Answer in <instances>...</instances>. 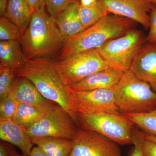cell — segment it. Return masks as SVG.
Here are the masks:
<instances>
[{"label": "cell", "instance_id": "1", "mask_svg": "<svg viewBox=\"0 0 156 156\" xmlns=\"http://www.w3.org/2000/svg\"><path fill=\"white\" fill-rule=\"evenodd\" d=\"M16 72L17 76L23 77L31 82L45 98L65 110L80 128L71 91L60 78L55 61L50 58L27 59Z\"/></svg>", "mask_w": 156, "mask_h": 156}, {"label": "cell", "instance_id": "2", "mask_svg": "<svg viewBox=\"0 0 156 156\" xmlns=\"http://www.w3.org/2000/svg\"><path fill=\"white\" fill-rule=\"evenodd\" d=\"M64 41L56 19L47 14L45 8L32 13L28 27L20 40L27 59L58 56Z\"/></svg>", "mask_w": 156, "mask_h": 156}, {"label": "cell", "instance_id": "3", "mask_svg": "<svg viewBox=\"0 0 156 156\" xmlns=\"http://www.w3.org/2000/svg\"><path fill=\"white\" fill-rule=\"evenodd\" d=\"M136 23L126 17L107 14L82 32L65 40L58 60L80 52L98 49L110 40L122 36L134 28Z\"/></svg>", "mask_w": 156, "mask_h": 156}, {"label": "cell", "instance_id": "4", "mask_svg": "<svg viewBox=\"0 0 156 156\" xmlns=\"http://www.w3.org/2000/svg\"><path fill=\"white\" fill-rule=\"evenodd\" d=\"M112 90L116 106L122 113L148 112L156 109V92L130 70L124 72Z\"/></svg>", "mask_w": 156, "mask_h": 156}, {"label": "cell", "instance_id": "5", "mask_svg": "<svg viewBox=\"0 0 156 156\" xmlns=\"http://www.w3.org/2000/svg\"><path fill=\"white\" fill-rule=\"evenodd\" d=\"M80 128L96 131L121 145L133 144L134 123L118 110L95 114L77 113Z\"/></svg>", "mask_w": 156, "mask_h": 156}, {"label": "cell", "instance_id": "6", "mask_svg": "<svg viewBox=\"0 0 156 156\" xmlns=\"http://www.w3.org/2000/svg\"><path fill=\"white\" fill-rule=\"evenodd\" d=\"M145 41L143 33L133 28L122 36L110 40L98 50L110 67L126 72Z\"/></svg>", "mask_w": 156, "mask_h": 156}, {"label": "cell", "instance_id": "7", "mask_svg": "<svg viewBox=\"0 0 156 156\" xmlns=\"http://www.w3.org/2000/svg\"><path fill=\"white\" fill-rule=\"evenodd\" d=\"M55 65L62 80L67 86L110 68L98 49L80 52L55 61Z\"/></svg>", "mask_w": 156, "mask_h": 156}, {"label": "cell", "instance_id": "8", "mask_svg": "<svg viewBox=\"0 0 156 156\" xmlns=\"http://www.w3.org/2000/svg\"><path fill=\"white\" fill-rule=\"evenodd\" d=\"M80 128L69 114L56 105L26 131L30 138L52 136L73 140Z\"/></svg>", "mask_w": 156, "mask_h": 156}, {"label": "cell", "instance_id": "9", "mask_svg": "<svg viewBox=\"0 0 156 156\" xmlns=\"http://www.w3.org/2000/svg\"><path fill=\"white\" fill-rule=\"evenodd\" d=\"M73 141L69 156H123L119 144L96 131L80 128Z\"/></svg>", "mask_w": 156, "mask_h": 156}, {"label": "cell", "instance_id": "10", "mask_svg": "<svg viewBox=\"0 0 156 156\" xmlns=\"http://www.w3.org/2000/svg\"><path fill=\"white\" fill-rule=\"evenodd\" d=\"M76 112L95 114L118 110L112 89L71 91Z\"/></svg>", "mask_w": 156, "mask_h": 156}, {"label": "cell", "instance_id": "11", "mask_svg": "<svg viewBox=\"0 0 156 156\" xmlns=\"http://www.w3.org/2000/svg\"><path fill=\"white\" fill-rule=\"evenodd\" d=\"M109 14L132 20L149 28L150 13L153 5L148 0H97Z\"/></svg>", "mask_w": 156, "mask_h": 156}, {"label": "cell", "instance_id": "12", "mask_svg": "<svg viewBox=\"0 0 156 156\" xmlns=\"http://www.w3.org/2000/svg\"><path fill=\"white\" fill-rule=\"evenodd\" d=\"M129 70L149 84L156 92V44H144L134 57Z\"/></svg>", "mask_w": 156, "mask_h": 156}, {"label": "cell", "instance_id": "13", "mask_svg": "<svg viewBox=\"0 0 156 156\" xmlns=\"http://www.w3.org/2000/svg\"><path fill=\"white\" fill-rule=\"evenodd\" d=\"M9 96L18 103L30 105L44 113L49 111L57 105L44 97L27 79L18 76Z\"/></svg>", "mask_w": 156, "mask_h": 156}, {"label": "cell", "instance_id": "14", "mask_svg": "<svg viewBox=\"0 0 156 156\" xmlns=\"http://www.w3.org/2000/svg\"><path fill=\"white\" fill-rule=\"evenodd\" d=\"M124 72L121 70L110 68L92 74L68 87L73 91L112 89L119 81Z\"/></svg>", "mask_w": 156, "mask_h": 156}, {"label": "cell", "instance_id": "15", "mask_svg": "<svg viewBox=\"0 0 156 156\" xmlns=\"http://www.w3.org/2000/svg\"><path fill=\"white\" fill-rule=\"evenodd\" d=\"M0 138L17 147L24 155L30 156L34 144L26 129L13 120L0 119Z\"/></svg>", "mask_w": 156, "mask_h": 156}, {"label": "cell", "instance_id": "16", "mask_svg": "<svg viewBox=\"0 0 156 156\" xmlns=\"http://www.w3.org/2000/svg\"><path fill=\"white\" fill-rule=\"evenodd\" d=\"M79 1L70 4L56 18V24L64 41L86 29L79 17Z\"/></svg>", "mask_w": 156, "mask_h": 156}, {"label": "cell", "instance_id": "17", "mask_svg": "<svg viewBox=\"0 0 156 156\" xmlns=\"http://www.w3.org/2000/svg\"><path fill=\"white\" fill-rule=\"evenodd\" d=\"M20 41H1L0 68L16 70L27 60Z\"/></svg>", "mask_w": 156, "mask_h": 156}, {"label": "cell", "instance_id": "18", "mask_svg": "<svg viewBox=\"0 0 156 156\" xmlns=\"http://www.w3.org/2000/svg\"><path fill=\"white\" fill-rule=\"evenodd\" d=\"M35 144L48 156H69L72 150L73 140L46 136L31 138Z\"/></svg>", "mask_w": 156, "mask_h": 156}, {"label": "cell", "instance_id": "19", "mask_svg": "<svg viewBox=\"0 0 156 156\" xmlns=\"http://www.w3.org/2000/svg\"><path fill=\"white\" fill-rule=\"evenodd\" d=\"M32 12L26 0H9L5 17L16 24L22 33L28 27Z\"/></svg>", "mask_w": 156, "mask_h": 156}, {"label": "cell", "instance_id": "20", "mask_svg": "<svg viewBox=\"0 0 156 156\" xmlns=\"http://www.w3.org/2000/svg\"><path fill=\"white\" fill-rule=\"evenodd\" d=\"M44 113L30 105L18 103L17 112L13 120L27 130L39 121Z\"/></svg>", "mask_w": 156, "mask_h": 156}, {"label": "cell", "instance_id": "21", "mask_svg": "<svg viewBox=\"0 0 156 156\" xmlns=\"http://www.w3.org/2000/svg\"><path fill=\"white\" fill-rule=\"evenodd\" d=\"M109 14L98 1L93 5L85 7L80 5L79 17L82 25L87 29Z\"/></svg>", "mask_w": 156, "mask_h": 156}, {"label": "cell", "instance_id": "22", "mask_svg": "<svg viewBox=\"0 0 156 156\" xmlns=\"http://www.w3.org/2000/svg\"><path fill=\"white\" fill-rule=\"evenodd\" d=\"M125 114L143 132L156 136V109L148 112Z\"/></svg>", "mask_w": 156, "mask_h": 156}, {"label": "cell", "instance_id": "23", "mask_svg": "<svg viewBox=\"0 0 156 156\" xmlns=\"http://www.w3.org/2000/svg\"><path fill=\"white\" fill-rule=\"evenodd\" d=\"M17 77L15 70L0 68V100L9 96Z\"/></svg>", "mask_w": 156, "mask_h": 156}, {"label": "cell", "instance_id": "24", "mask_svg": "<svg viewBox=\"0 0 156 156\" xmlns=\"http://www.w3.org/2000/svg\"><path fill=\"white\" fill-rule=\"evenodd\" d=\"M23 33L16 24L5 17L0 18V40L1 41H20Z\"/></svg>", "mask_w": 156, "mask_h": 156}, {"label": "cell", "instance_id": "25", "mask_svg": "<svg viewBox=\"0 0 156 156\" xmlns=\"http://www.w3.org/2000/svg\"><path fill=\"white\" fill-rule=\"evenodd\" d=\"M18 103L10 96L0 101V119L13 120Z\"/></svg>", "mask_w": 156, "mask_h": 156}, {"label": "cell", "instance_id": "26", "mask_svg": "<svg viewBox=\"0 0 156 156\" xmlns=\"http://www.w3.org/2000/svg\"><path fill=\"white\" fill-rule=\"evenodd\" d=\"M78 0H46V7L51 17L56 19L70 4Z\"/></svg>", "mask_w": 156, "mask_h": 156}, {"label": "cell", "instance_id": "27", "mask_svg": "<svg viewBox=\"0 0 156 156\" xmlns=\"http://www.w3.org/2000/svg\"><path fill=\"white\" fill-rule=\"evenodd\" d=\"M144 138L143 132L134 129L132 139L134 147L131 156H144L142 150L143 141Z\"/></svg>", "mask_w": 156, "mask_h": 156}, {"label": "cell", "instance_id": "28", "mask_svg": "<svg viewBox=\"0 0 156 156\" xmlns=\"http://www.w3.org/2000/svg\"><path fill=\"white\" fill-rule=\"evenodd\" d=\"M149 29L146 41L151 44H156V8L154 6L150 13Z\"/></svg>", "mask_w": 156, "mask_h": 156}, {"label": "cell", "instance_id": "29", "mask_svg": "<svg viewBox=\"0 0 156 156\" xmlns=\"http://www.w3.org/2000/svg\"><path fill=\"white\" fill-rule=\"evenodd\" d=\"M14 145L9 143L1 140L0 142V156H18Z\"/></svg>", "mask_w": 156, "mask_h": 156}, {"label": "cell", "instance_id": "30", "mask_svg": "<svg viewBox=\"0 0 156 156\" xmlns=\"http://www.w3.org/2000/svg\"><path fill=\"white\" fill-rule=\"evenodd\" d=\"M142 150L144 156H156V143L144 138L143 141Z\"/></svg>", "mask_w": 156, "mask_h": 156}, {"label": "cell", "instance_id": "31", "mask_svg": "<svg viewBox=\"0 0 156 156\" xmlns=\"http://www.w3.org/2000/svg\"><path fill=\"white\" fill-rule=\"evenodd\" d=\"M32 13L46 7V0H26Z\"/></svg>", "mask_w": 156, "mask_h": 156}, {"label": "cell", "instance_id": "32", "mask_svg": "<svg viewBox=\"0 0 156 156\" xmlns=\"http://www.w3.org/2000/svg\"><path fill=\"white\" fill-rule=\"evenodd\" d=\"M30 156H48L38 147H34L31 151Z\"/></svg>", "mask_w": 156, "mask_h": 156}, {"label": "cell", "instance_id": "33", "mask_svg": "<svg viewBox=\"0 0 156 156\" xmlns=\"http://www.w3.org/2000/svg\"><path fill=\"white\" fill-rule=\"evenodd\" d=\"M9 0H0V16L4 17Z\"/></svg>", "mask_w": 156, "mask_h": 156}, {"label": "cell", "instance_id": "34", "mask_svg": "<svg viewBox=\"0 0 156 156\" xmlns=\"http://www.w3.org/2000/svg\"><path fill=\"white\" fill-rule=\"evenodd\" d=\"M97 0H80V3L85 7L93 5L97 2Z\"/></svg>", "mask_w": 156, "mask_h": 156}, {"label": "cell", "instance_id": "35", "mask_svg": "<svg viewBox=\"0 0 156 156\" xmlns=\"http://www.w3.org/2000/svg\"><path fill=\"white\" fill-rule=\"evenodd\" d=\"M144 138H146V139L150 140L151 141L156 143V136H154V135H149V134H146L144 133Z\"/></svg>", "mask_w": 156, "mask_h": 156}, {"label": "cell", "instance_id": "36", "mask_svg": "<svg viewBox=\"0 0 156 156\" xmlns=\"http://www.w3.org/2000/svg\"><path fill=\"white\" fill-rule=\"evenodd\" d=\"M156 8V0H148Z\"/></svg>", "mask_w": 156, "mask_h": 156}, {"label": "cell", "instance_id": "37", "mask_svg": "<svg viewBox=\"0 0 156 156\" xmlns=\"http://www.w3.org/2000/svg\"><path fill=\"white\" fill-rule=\"evenodd\" d=\"M18 156H25V155H24L23 154H20Z\"/></svg>", "mask_w": 156, "mask_h": 156}]
</instances>
